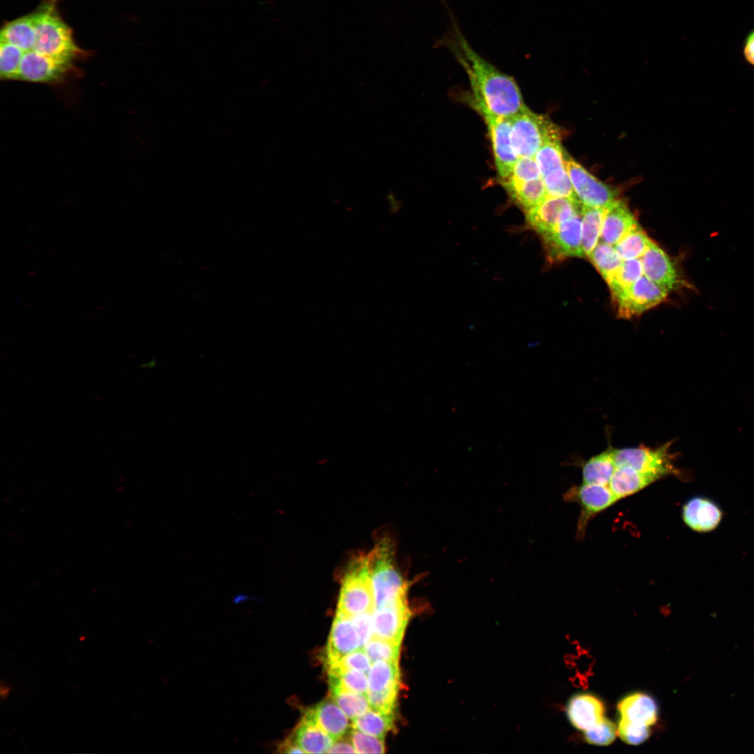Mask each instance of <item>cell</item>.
Segmentation results:
<instances>
[{
    "mask_svg": "<svg viewBox=\"0 0 754 754\" xmlns=\"http://www.w3.org/2000/svg\"><path fill=\"white\" fill-rule=\"evenodd\" d=\"M24 51L8 42L0 43L1 78L15 80Z\"/></svg>",
    "mask_w": 754,
    "mask_h": 754,
    "instance_id": "obj_35",
    "label": "cell"
},
{
    "mask_svg": "<svg viewBox=\"0 0 754 754\" xmlns=\"http://www.w3.org/2000/svg\"><path fill=\"white\" fill-rule=\"evenodd\" d=\"M616 468L614 448H608L583 465V483L608 486Z\"/></svg>",
    "mask_w": 754,
    "mask_h": 754,
    "instance_id": "obj_28",
    "label": "cell"
},
{
    "mask_svg": "<svg viewBox=\"0 0 754 754\" xmlns=\"http://www.w3.org/2000/svg\"><path fill=\"white\" fill-rule=\"evenodd\" d=\"M327 753H356V751L349 737H341L333 743Z\"/></svg>",
    "mask_w": 754,
    "mask_h": 754,
    "instance_id": "obj_45",
    "label": "cell"
},
{
    "mask_svg": "<svg viewBox=\"0 0 754 754\" xmlns=\"http://www.w3.org/2000/svg\"><path fill=\"white\" fill-rule=\"evenodd\" d=\"M448 13L450 22L438 45L450 51L466 71L472 96L491 112L508 118L526 108L515 79L480 56L465 38L450 10Z\"/></svg>",
    "mask_w": 754,
    "mask_h": 754,
    "instance_id": "obj_1",
    "label": "cell"
},
{
    "mask_svg": "<svg viewBox=\"0 0 754 754\" xmlns=\"http://www.w3.org/2000/svg\"><path fill=\"white\" fill-rule=\"evenodd\" d=\"M357 630L361 646L363 649L366 643L372 637V613H364L351 617Z\"/></svg>",
    "mask_w": 754,
    "mask_h": 754,
    "instance_id": "obj_44",
    "label": "cell"
},
{
    "mask_svg": "<svg viewBox=\"0 0 754 754\" xmlns=\"http://www.w3.org/2000/svg\"><path fill=\"white\" fill-rule=\"evenodd\" d=\"M621 718L649 727L657 720V707L647 695L634 693L623 698L618 705Z\"/></svg>",
    "mask_w": 754,
    "mask_h": 754,
    "instance_id": "obj_24",
    "label": "cell"
},
{
    "mask_svg": "<svg viewBox=\"0 0 754 754\" xmlns=\"http://www.w3.org/2000/svg\"><path fill=\"white\" fill-rule=\"evenodd\" d=\"M565 499L575 501L581 506L577 533L584 536L589 520L596 514L606 509L616 501V497L609 486L582 483L572 487L566 494Z\"/></svg>",
    "mask_w": 754,
    "mask_h": 754,
    "instance_id": "obj_16",
    "label": "cell"
},
{
    "mask_svg": "<svg viewBox=\"0 0 754 754\" xmlns=\"http://www.w3.org/2000/svg\"><path fill=\"white\" fill-rule=\"evenodd\" d=\"M387 200L390 204V207H391V212H396L397 211L398 202L395 195L392 192H390L387 195Z\"/></svg>",
    "mask_w": 754,
    "mask_h": 754,
    "instance_id": "obj_48",
    "label": "cell"
},
{
    "mask_svg": "<svg viewBox=\"0 0 754 754\" xmlns=\"http://www.w3.org/2000/svg\"><path fill=\"white\" fill-rule=\"evenodd\" d=\"M508 177L524 181L542 177L540 168L534 157H519L515 162L511 174Z\"/></svg>",
    "mask_w": 754,
    "mask_h": 754,
    "instance_id": "obj_43",
    "label": "cell"
},
{
    "mask_svg": "<svg viewBox=\"0 0 754 754\" xmlns=\"http://www.w3.org/2000/svg\"><path fill=\"white\" fill-rule=\"evenodd\" d=\"M472 96V105L487 127L498 175L504 179L511 174L518 158L512 144L510 119L491 112L479 98Z\"/></svg>",
    "mask_w": 754,
    "mask_h": 754,
    "instance_id": "obj_6",
    "label": "cell"
},
{
    "mask_svg": "<svg viewBox=\"0 0 754 754\" xmlns=\"http://www.w3.org/2000/svg\"><path fill=\"white\" fill-rule=\"evenodd\" d=\"M616 734V725L606 718H604L600 723L584 731L586 741L599 746L610 744L615 739Z\"/></svg>",
    "mask_w": 754,
    "mask_h": 754,
    "instance_id": "obj_38",
    "label": "cell"
},
{
    "mask_svg": "<svg viewBox=\"0 0 754 754\" xmlns=\"http://www.w3.org/2000/svg\"><path fill=\"white\" fill-rule=\"evenodd\" d=\"M369 691L378 692L399 688L400 672L398 661L378 660L371 663L367 672Z\"/></svg>",
    "mask_w": 754,
    "mask_h": 754,
    "instance_id": "obj_30",
    "label": "cell"
},
{
    "mask_svg": "<svg viewBox=\"0 0 754 754\" xmlns=\"http://www.w3.org/2000/svg\"><path fill=\"white\" fill-rule=\"evenodd\" d=\"M668 293L643 275L612 299L618 317L628 319L660 304L666 300Z\"/></svg>",
    "mask_w": 754,
    "mask_h": 754,
    "instance_id": "obj_9",
    "label": "cell"
},
{
    "mask_svg": "<svg viewBox=\"0 0 754 754\" xmlns=\"http://www.w3.org/2000/svg\"><path fill=\"white\" fill-rule=\"evenodd\" d=\"M723 512L718 505L704 496H695L683 506L682 518L685 524L697 532H709L720 523Z\"/></svg>",
    "mask_w": 754,
    "mask_h": 754,
    "instance_id": "obj_17",
    "label": "cell"
},
{
    "mask_svg": "<svg viewBox=\"0 0 754 754\" xmlns=\"http://www.w3.org/2000/svg\"><path fill=\"white\" fill-rule=\"evenodd\" d=\"M644 275L670 293L690 284L683 279L677 265L658 245L651 240L640 257Z\"/></svg>",
    "mask_w": 754,
    "mask_h": 754,
    "instance_id": "obj_12",
    "label": "cell"
},
{
    "mask_svg": "<svg viewBox=\"0 0 754 754\" xmlns=\"http://www.w3.org/2000/svg\"><path fill=\"white\" fill-rule=\"evenodd\" d=\"M565 163L573 191L581 205L607 209L618 200L614 189L600 182L568 154H565Z\"/></svg>",
    "mask_w": 754,
    "mask_h": 754,
    "instance_id": "obj_8",
    "label": "cell"
},
{
    "mask_svg": "<svg viewBox=\"0 0 754 754\" xmlns=\"http://www.w3.org/2000/svg\"><path fill=\"white\" fill-rule=\"evenodd\" d=\"M581 205L571 198L547 195L537 206L526 212V221L542 235L579 212Z\"/></svg>",
    "mask_w": 754,
    "mask_h": 754,
    "instance_id": "obj_13",
    "label": "cell"
},
{
    "mask_svg": "<svg viewBox=\"0 0 754 754\" xmlns=\"http://www.w3.org/2000/svg\"><path fill=\"white\" fill-rule=\"evenodd\" d=\"M73 61L29 50L23 54L15 80L52 82L66 75L72 69Z\"/></svg>",
    "mask_w": 754,
    "mask_h": 754,
    "instance_id": "obj_15",
    "label": "cell"
},
{
    "mask_svg": "<svg viewBox=\"0 0 754 754\" xmlns=\"http://www.w3.org/2000/svg\"><path fill=\"white\" fill-rule=\"evenodd\" d=\"M643 275L640 259L623 260L621 266L607 281L612 297L629 287Z\"/></svg>",
    "mask_w": 754,
    "mask_h": 754,
    "instance_id": "obj_33",
    "label": "cell"
},
{
    "mask_svg": "<svg viewBox=\"0 0 754 754\" xmlns=\"http://www.w3.org/2000/svg\"><path fill=\"white\" fill-rule=\"evenodd\" d=\"M326 665L328 672L355 670L364 672L367 674L371 662L364 649H359L343 656L337 661L326 663Z\"/></svg>",
    "mask_w": 754,
    "mask_h": 754,
    "instance_id": "obj_37",
    "label": "cell"
},
{
    "mask_svg": "<svg viewBox=\"0 0 754 754\" xmlns=\"http://www.w3.org/2000/svg\"><path fill=\"white\" fill-rule=\"evenodd\" d=\"M374 609L367 554H362L352 560L341 581L336 615L351 618Z\"/></svg>",
    "mask_w": 754,
    "mask_h": 754,
    "instance_id": "obj_4",
    "label": "cell"
},
{
    "mask_svg": "<svg viewBox=\"0 0 754 754\" xmlns=\"http://www.w3.org/2000/svg\"><path fill=\"white\" fill-rule=\"evenodd\" d=\"M411 614L407 596L375 608L372 637L401 644Z\"/></svg>",
    "mask_w": 754,
    "mask_h": 754,
    "instance_id": "obj_14",
    "label": "cell"
},
{
    "mask_svg": "<svg viewBox=\"0 0 754 754\" xmlns=\"http://www.w3.org/2000/svg\"><path fill=\"white\" fill-rule=\"evenodd\" d=\"M303 717L323 729L334 742L341 738L349 727V718L332 699L316 704L308 709Z\"/></svg>",
    "mask_w": 754,
    "mask_h": 754,
    "instance_id": "obj_20",
    "label": "cell"
},
{
    "mask_svg": "<svg viewBox=\"0 0 754 754\" xmlns=\"http://www.w3.org/2000/svg\"><path fill=\"white\" fill-rule=\"evenodd\" d=\"M278 752L286 753H304V751L296 742L292 734L279 745Z\"/></svg>",
    "mask_w": 754,
    "mask_h": 754,
    "instance_id": "obj_47",
    "label": "cell"
},
{
    "mask_svg": "<svg viewBox=\"0 0 754 754\" xmlns=\"http://www.w3.org/2000/svg\"><path fill=\"white\" fill-rule=\"evenodd\" d=\"M55 2L56 0L45 1L34 11L36 38L31 50L73 61L84 52L75 43L72 29L59 15Z\"/></svg>",
    "mask_w": 754,
    "mask_h": 754,
    "instance_id": "obj_2",
    "label": "cell"
},
{
    "mask_svg": "<svg viewBox=\"0 0 754 754\" xmlns=\"http://www.w3.org/2000/svg\"><path fill=\"white\" fill-rule=\"evenodd\" d=\"M512 140L517 157H535L547 141L561 138L560 128L547 117L528 107L510 117Z\"/></svg>",
    "mask_w": 754,
    "mask_h": 754,
    "instance_id": "obj_5",
    "label": "cell"
},
{
    "mask_svg": "<svg viewBox=\"0 0 754 754\" xmlns=\"http://www.w3.org/2000/svg\"><path fill=\"white\" fill-rule=\"evenodd\" d=\"M651 239L640 226L630 231L614 246L622 260L640 258Z\"/></svg>",
    "mask_w": 754,
    "mask_h": 754,
    "instance_id": "obj_34",
    "label": "cell"
},
{
    "mask_svg": "<svg viewBox=\"0 0 754 754\" xmlns=\"http://www.w3.org/2000/svg\"><path fill=\"white\" fill-rule=\"evenodd\" d=\"M394 714H384L369 708L353 720V727L364 733L384 739L394 727Z\"/></svg>",
    "mask_w": 754,
    "mask_h": 754,
    "instance_id": "obj_31",
    "label": "cell"
},
{
    "mask_svg": "<svg viewBox=\"0 0 754 754\" xmlns=\"http://www.w3.org/2000/svg\"><path fill=\"white\" fill-rule=\"evenodd\" d=\"M662 478L663 477L655 473L619 466L616 468L608 486L619 500L640 491Z\"/></svg>",
    "mask_w": 754,
    "mask_h": 754,
    "instance_id": "obj_22",
    "label": "cell"
},
{
    "mask_svg": "<svg viewBox=\"0 0 754 754\" xmlns=\"http://www.w3.org/2000/svg\"><path fill=\"white\" fill-rule=\"evenodd\" d=\"M743 54L745 60L754 66V29L749 32L745 38Z\"/></svg>",
    "mask_w": 754,
    "mask_h": 754,
    "instance_id": "obj_46",
    "label": "cell"
},
{
    "mask_svg": "<svg viewBox=\"0 0 754 754\" xmlns=\"http://www.w3.org/2000/svg\"><path fill=\"white\" fill-rule=\"evenodd\" d=\"M670 447L671 443L667 442L656 448L644 445L614 448L616 466H627L639 471L652 472L663 477L675 473Z\"/></svg>",
    "mask_w": 754,
    "mask_h": 754,
    "instance_id": "obj_10",
    "label": "cell"
},
{
    "mask_svg": "<svg viewBox=\"0 0 754 754\" xmlns=\"http://www.w3.org/2000/svg\"><path fill=\"white\" fill-rule=\"evenodd\" d=\"M35 25L34 12L9 22L1 31V41L13 44L24 52L31 50L35 42Z\"/></svg>",
    "mask_w": 754,
    "mask_h": 754,
    "instance_id": "obj_26",
    "label": "cell"
},
{
    "mask_svg": "<svg viewBox=\"0 0 754 754\" xmlns=\"http://www.w3.org/2000/svg\"><path fill=\"white\" fill-rule=\"evenodd\" d=\"M359 649L362 648L351 618L336 615L326 647V663L337 661Z\"/></svg>",
    "mask_w": 754,
    "mask_h": 754,
    "instance_id": "obj_18",
    "label": "cell"
},
{
    "mask_svg": "<svg viewBox=\"0 0 754 754\" xmlns=\"http://www.w3.org/2000/svg\"><path fill=\"white\" fill-rule=\"evenodd\" d=\"M567 713L572 725L583 731L600 723L605 718L603 703L589 694H580L572 697Z\"/></svg>",
    "mask_w": 754,
    "mask_h": 754,
    "instance_id": "obj_21",
    "label": "cell"
},
{
    "mask_svg": "<svg viewBox=\"0 0 754 754\" xmlns=\"http://www.w3.org/2000/svg\"><path fill=\"white\" fill-rule=\"evenodd\" d=\"M363 649L371 663L378 660L398 661L400 644L371 637Z\"/></svg>",
    "mask_w": 754,
    "mask_h": 754,
    "instance_id": "obj_36",
    "label": "cell"
},
{
    "mask_svg": "<svg viewBox=\"0 0 754 754\" xmlns=\"http://www.w3.org/2000/svg\"><path fill=\"white\" fill-rule=\"evenodd\" d=\"M350 739L356 753H384V739L353 728L350 731Z\"/></svg>",
    "mask_w": 754,
    "mask_h": 754,
    "instance_id": "obj_40",
    "label": "cell"
},
{
    "mask_svg": "<svg viewBox=\"0 0 754 754\" xmlns=\"http://www.w3.org/2000/svg\"><path fill=\"white\" fill-rule=\"evenodd\" d=\"M589 258L606 282L623 262L614 246L602 241L597 244Z\"/></svg>",
    "mask_w": 754,
    "mask_h": 754,
    "instance_id": "obj_32",
    "label": "cell"
},
{
    "mask_svg": "<svg viewBox=\"0 0 754 754\" xmlns=\"http://www.w3.org/2000/svg\"><path fill=\"white\" fill-rule=\"evenodd\" d=\"M292 736L304 753H327L334 741L313 721L302 718Z\"/></svg>",
    "mask_w": 754,
    "mask_h": 754,
    "instance_id": "obj_25",
    "label": "cell"
},
{
    "mask_svg": "<svg viewBox=\"0 0 754 754\" xmlns=\"http://www.w3.org/2000/svg\"><path fill=\"white\" fill-rule=\"evenodd\" d=\"M367 558L375 608L407 596L408 585L394 565L390 542L380 541Z\"/></svg>",
    "mask_w": 754,
    "mask_h": 754,
    "instance_id": "obj_3",
    "label": "cell"
},
{
    "mask_svg": "<svg viewBox=\"0 0 754 754\" xmlns=\"http://www.w3.org/2000/svg\"><path fill=\"white\" fill-rule=\"evenodd\" d=\"M605 209L581 205L582 246L589 258L599 242Z\"/></svg>",
    "mask_w": 754,
    "mask_h": 754,
    "instance_id": "obj_29",
    "label": "cell"
},
{
    "mask_svg": "<svg viewBox=\"0 0 754 754\" xmlns=\"http://www.w3.org/2000/svg\"><path fill=\"white\" fill-rule=\"evenodd\" d=\"M534 158L540 168L547 195L568 198L578 201L566 170L565 152L561 138L546 142Z\"/></svg>",
    "mask_w": 754,
    "mask_h": 754,
    "instance_id": "obj_7",
    "label": "cell"
},
{
    "mask_svg": "<svg viewBox=\"0 0 754 754\" xmlns=\"http://www.w3.org/2000/svg\"><path fill=\"white\" fill-rule=\"evenodd\" d=\"M399 688L378 692L368 691L367 698L371 709L384 714H394Z\"/></svg>",
    "mask_w": 754,
    "mask_h": 754,
    "instance_id": "obj_42",
    "label": "cell"
},
{
    "mask_svg": "<svg viewBox=\"0 0 754 754\" xmlns=\"http://www.w3.org/2000/svg\"><path fill=\"white\" fill-rule=\"evenodd\" d=\"M328 675L331 697L349 719L353 720L370 708L367 695L343 688L336 675Z\"/></svg>",
    "mask_w": 754,
    "mask_h": 754,
    "instance_id": "obj_27",
    "label": "cell"
},
{
    "mask_svg": "<svg viewBox=\"0 0 754 754\" xmlns=\"http://www.w3.org/2000/svg\"><path fill=\"white\" fill-rule=\"evenodd\" d=\"M638 226L640 224L629 208L623 202L617 200L605 209L600 239L614 246Z\"/></svg>",
    "mask_w": 754,
    "mask_h": 754,
    "instance_id": "obj_19",
    "label": "cell"
},
{
    "mask_svg": "<svg viewBox=\"0 0 754 754\" xmlns=\"http://www.w3.org/2000/svg\"><path fill=\"white\" fill-rule=\"evenodd\" d=\"M501 184L513 201L526 212L547 195L542 177L524 181L507 177L501 180Z\"/></svg>",
    "mask_w": 754,
    "mask_h": 754,
    "instance_id": "obj_23",
    "label": "cell"
},
{
    "mask_svg": "<svg viewBox=\"0 0 754 754\" xmlns=\"http://www.w3.org/2000/svg\"><path fill=\"white\" fill-rule=\"evenodd\" d=\"M543 244L551 261L570 257L586 256L582 246V220L580 212L541 235Z\"/></svg>",
    "mask_w": 754,
    "mask_h": 754,
    "instance_id": "obj_11",
    "label": "cell"
},
{
    "mask_svg": "<svg viewBox=\"0 0 754 754\" xmlns=\"http://www.w3.org/2000/svg\"><path fill=\"white\" fill-rule=\"evenodd\" d=\"M338 678L339 683L345 688L367 695L368 679L367 674L362 671L355 670H343L335 672H328Z\"/></svg>",
    "mask_w": 754,
    "mask_h": 754,
    "instance_id": "obj_39",
    "label": "cell"
},
{
    "mask_svg": "<svg viewBox=\"0 0 754 754\" xmlns=\"http://www.w3.org/2000/svg\"><path fill=\"white\" fill-rule=\"evenodd\" d=\"M617 734L626 743L637 745L644 742L649 736L648 726L636 724L621 718L617 727Z\"/></svg>",
    "mask_w": 754,
    "mask_h": 754,
    "instance_id": "obj_41",
    "label": "cell"
}]
</instances>
